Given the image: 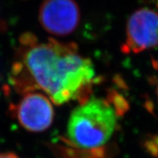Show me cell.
I'll use <instances>...</instances> for the list:
<instances>
[{
    "instance_id": "9",
    "label": "cell",
    "mask_w": 158,
    "mask_h": 158,
    "mask_svg": "<svg viewBox=\"0 0 158 158\" xmlns=\"http://www.w3.org/2000/svg\"><path fill=\"white\" fill-rule=\"evenodd\" d=\"M149 1L150 2H153L154 4H155V6L158 7V0H149Z\"/></svg>"
},
{
    "instance_id": "1",
    "label": "cell",
    "mask_w": 158,
    "mask_h": 158,
    "mask_svg": "<svg viewBox=\"0 0 158 158\" xmlns=\"http://www.w3.org/2000/svg\"><path fill=\"white\" fill-rule=\"evenodd\" d=\"M97 80L91 60L79 53L73 43L40 41L31 33L21 35L10 77L17 91L40 90L52 102L62 105L87 99Z\"/></svg>"
},
{
    "instance_id": "8",
    "label": "cell",
    "mask_w": 158,
    "mask_h": 158,
    "mask_svg": "<svg viewBox=\"0 0 158 158\" xmlns=\"http://www.w3.org/2000/svg\"><path fill=\"white\" fill-rule=\"evenodd\" d=\"M155 86H156V94L158 98V78H156L155 81Z\"/></svg>"
},
{
    "instance_id": "4",
    "label": "cell",
    "mask_w": 158,
    "mask_h": 158,
    "mask_svg": "<svg viewBox=\"0 0 158 158\" xmlns=\"http://www.w3.org/2000/svg\"><path fill=\"white\" fill-rule=\"evenodd\" d=\"M52 102L41 92H27L13 106L14 116L25 130L42 132L53 123L55 113Z\"/></svg>"
},
{
    "instance_id": "2",
    "label": "cell",
    "mask_w": 158,
    "mask_h": 158,
    "mask_svg": "<svg viewBox=\"0 0 158 158\" xmlns=\"http://www.w3.org/2000/svg\"><path fill=\"white\" fill-rule=\"evenodd\" d=\"M122 106L110 98H90L80 102L68 120L67 140L80 149L105 145L116 131Z\"/></svg>"
},
{
    "instance_id": "3",
    "label": "cell",
    "mask_w": 158,
    "mask_h": 158,
    "mask_svg": "<svg viewBox=\"0 0 158 158\" xmlns=\"http://www.w3.org/2000/svg\"><path fill=\"white\" fill-rule=\"evenodd\" d=\"M157 47L158 11L147 7L135 10L127 19L122 52L138 54Z\"/></svg>"
},
{
    "instance_id": "7",
    "label": "cell",
    "mask_w": 158,
    "mask_h": 158,
    "mask_svg": "<svg viewBox=\"0 0 158 158\" xmlns=\"http://www.w3.org/2000/svg\"><path fill=\"white\" fill-rule=\"evenodd\" d=\"M0 158H20L12 152H0Z\"/></svg>"
},
{
    "instance_id": "5",
    "label": "cell",
    "mask_w": 158,
    "mask_h": 158,
    "mask_svg": "<svg viewBox=\"0 0 158 158\" xmlns=\"http://www.w3.org/2000/svg\"><path fill=\"white\" fill-rule=\"evenodd\" d=\"M80 19V9L74 0H44L40 6V23L52 35H70L78 27Z\"/></svg>"
},
{
    "instance_id": "6",
    "label": "cell",
    "mask_w": 158,
    "mask_h": 158,
    "mask_svg": "<svg viewBox=\"0 0 158 158\" xmlns=\"http://www.w3.org/2000/svg\"><path fill=\"white\" fill-rule=\"evenodd\" d=\"M143 146L147 151L158 157V135H150L143 141Z\"/></svg>"
}]
</instances>
